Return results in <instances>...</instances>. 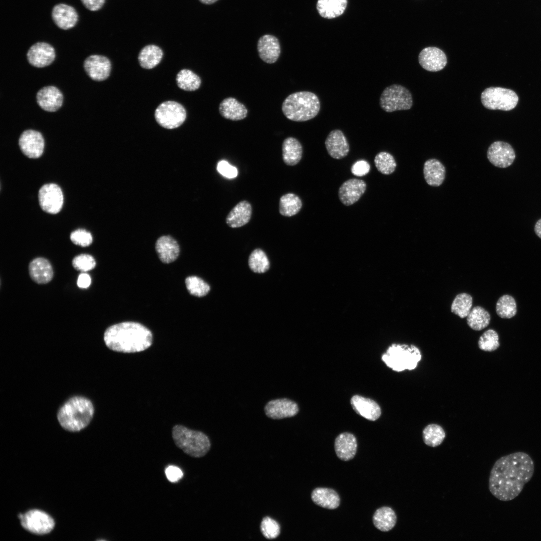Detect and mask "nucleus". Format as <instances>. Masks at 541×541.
Instances as JSON below:
<instances>
[{
    "label": "nucleus",
    "mask_w": 541,
    "mask_h": 541,
    "mask_svg": "<svg viewBox=\"0 0 541 541\" xmlns=\"http://www.w3.org/2000/svg\"><path fill=\"white\" fill-rule=\"evenodd\" d=\"M534 463L526 453L517 452L497 459L490 471L489 489L501 501L513 499L521 492L531 478Z\"/></svg>",
    "instance_id": "obj_1"
},
{
    "label": "nucleus",
    "mask_w": 541,
    "mask_h": 541,
    "mask_svg": "<svg viewBox=\"0 0 541 541\" xmlns=\"http://www.w3.org/2000/svg\"><path fill=\"white\" fill-rule=\"evenodd\" d=\"M151 332L141 324L125 322L108 327L104 332V340L110 350L130 353L143 351L152 343Z\"/></svg>",
    "instance_id": "obj_2"
},
{
    "label": "nucleus",
    "mask_w": 541,
    "mask_h": 541,
    "mask_svg": "<svg viewBox=\"0 0 541 541\" xmlns=\"http://www.w3.org/2000/svg\"><path fill=\"white\" fill-rule=\"evenodd\" d=\"M94 407L87 398L81 396L71 398L59 409L57 417L65 429L79 431L86 427L94 414Z\"/></svg>",
    "instance_id": "obj_3"
},
{
    "label": "nucleus",
    "mask_w": 541,
    "mask_h": 541,
    "mask_svg": "<svg viewBox=\"0 0 541 541\" xmlns=\"http://www.w3.org/2000/svg\"><path fill=\"white\" fill-rule=\"evenodd\" d=\"M282 110L289 119L304 122L315 117L320 110L318 97L309 91H300L289 95L284 101Z\"/></svg>",
    "instance_id": "obj_4"
},
{
    "label": "nucleus",
    "mask_w": 541,
    "mask_h": 541,
    "mask_svg": "<svg viewBox=\"0 0 541 541\" xmlns=\"http://www.w3.org/2000/svg\"><path fill=\"white\" fill-rule=\"evenodd\" d=\"M172 436L176 445L185 453L193 457L204 456L210 448L211 443L206 435L181 425H176L173 427Z\"/></svg>",
    "instance_id": "obj_5"
},
{
    "label": "nucleus",
    "mask_w": 541,
    "mask_h": 541,
    "mask_svg": "<svg viewBox=\"0 0 541 541\" xmlns=\"http://www.w3.org/2000/svg\"><path fill=\"white\" fill-rule=\"evenodd\" d=\"M421 359L420 350L413 345L393 344L382 356L386 365L397 372L414 369Z\"/></svg>",
    "instance_id": "obj_6"
},
{
    "label": "nucleus",
    "mask_w": 541,
    "mask_h": 541,
    "mask_svg": "<svg viewBox=\"0 0 541 541\" xmlns=\"http://www.w3.org/2000/svg\"><path fill=\"white\" fill-rule=\"evenodd\" d=\"M518 101L517 94L513 90L498 87L486 88L481 94V101L489 110L510 111L516 106Z\"/></svg>",
    "instance_id": "obj_7"
},
{
    "label": "nucleus",
    "mask_w": 541,
    "mask_h": 541,
    "mask_svg": "<svg viewBox=\"0 0 541 541\" xmlns=\"http://www.w3.org/2000/svg\"><path fill=\"white\" fill-rule=\"evenodd\" d=\"M412 104V95L409 91L398 84L385 88L380 97V106L387 112L409 110Z\"/></svg>",
    "instance_id": "obj_8"
},
{
    "label": "nucleus",
    "mask_w": 541,
    "mask_h": 541,
    "mask_svg": "<svg viewBox=\"0 0 541 541\" xmlns=\"http://www.w3.org/2000/svg\"><path fill=\"white\" fill-rule=\"evenodd\" d=\"M156 122L162 127L174 129L184 122L186 112L184 107L178 102L167 101L160 104L155 111Z\"/></svg>",
    "instance_id": "obj_9"
},
{
    "label": "nucleus",
    "mask_w": 541,
    "mask_h": 541,
    "mask_svg": "<svg viewBox=\"0 0 541 541\" xmlns=\"http://www.w3.org/2000/svg\"><path fill=\"white\" fill-rule=\"evenodd\" d=\"M19 517L22 525L29 531L38 534L50 532L54 528L53 519L46 512L38 510H31L25 514H20Z\"/></svg>",
    "instance_id": "obj_10"
},
{
    "label": "nucleus",
    "mask_w": 541,
    "mask_h": 541,
    "mask_svg": "<svg viewBox=\"0 0 541 541\" xmlns=\"http://www.w3.org/2000/svg\"><path fill=\"white\" fill-rule=\"evenodd\" d=\"M39 201L41 207L45 212L56 214L62 209L64 197L61 188L54 183L46 184L39 191Z\"/></svg>",
    "instance_id": "obj_11"
},
{
    "label": "nucleus",
    "mask_w": 541,
    "mask_h": 541,
    "mask_svg": "<svg viewBox=\"0 0 541 541\" xmlns=\"http://www.w3.org/2000/svg\"><path fill=\"white\" fill-rule=\"evenodd\" d=\"M515 153L509 143L497 141L492 143L488 147L487 157L493 165L501 168H507L513 163L515 159Z\"/></svg>",
    "instance_id": "obj_12"
},
{
    "label": "nucleus",
    "mask_w": 541,
    "mask_h": 541,
    "mask_svg": "<svg viewBox=\"0 0 541 541\" xmlns=\"http://www.w3.org/2000/svg\"><path fill=\"white\" fill-rule=\"evenodd\" d=\"M21 150L30 158H38L43 154L45 146L42 134L33 129L23 131L19 139Z\"/></svg>",
    "instance_id": "obj_13"
},
{
    "label": "nucleus",
    "mask_w": 541,
    "mask_h": 541,
    "mask_svg": "<svg viewBox=\"0 0 541 541\" xmlns=\"http://www.w3.org/2000/svg\"><path fill=\"white\" fill-rule=\"evenodd\" d=\"M29 63L37 68H43L51 64L56 57L55 50L50 44L39 42L32 45L27 53Z\"/></svg>",
    "instance_id": "obj_14"
},
{
    "label": "nucleus",
    "mask_w": 541,
    "mask_h": 541,
    "mask_svg": "<svg viewBox=\"0 0 541 541\" xmlns=\"http://www.w3.org/2000/svg\"><path fill=\"white\" fill-rule=\"evenodd\" d=\"M83 66L88 76L96 81L107 79L111 70V63L109 59L99 55H92L87 57Z\"/></svg>",
    "instance_id": "obj_15"
},
{
    "label": "nucleus",
    "mask_w": 541,
    "mask_h": 541,
    "mask_svg": "<svg viewBox=\"0 0 541 541\" xmlns=\"http://www.w3.org/2000/svg\"><path fill=\"white\" fill-rule=\"evenodd\" d=\"M297 404L287 398H280L268 402L264 407L265 415L273 419H282L295 416L299 412Z\"/></svg>",
    "instance_id": "obj_16"
},
{
    "label": "nucleus",
    "mask_w": 541,
    "mask_h": 541,
    "mask_svg": "<svg viewBox=\"0 0 541 541\" xmlns=\"http://www.w3.org/2000/svg\"><path fill=\"white\" fill-rule=\"evenodd\" d=\"M63 94L54 86L44 87L36 94L38 105L44 111L49 112L58 111L63 105Z\"/></svg>",
    "instance_id": "obj_17"
},
{
    "label": "nucleus",
    "mask_w": 541,
    "mask_h": 541,
    "mask_svg": "<svg viewBox=\"0 0 541 541\" xmlns=\"http://www.w3.org/2000/svg\"><path fill=\"white\" fill-rule=\"evenodd\" d=\"M421 66L430 72H437L442 70L447 64V57L440 49L430 47L423 49L418 56Z\"/></svg>",
    "instance_id": "obj_18"
},
{
    "label": "nucleus",
    "mask_w": 541,
    "mask_h": 541,
    "mask_svg": "<svg viewBox=\"0 0 541 541\" xmlns=\"http://www.w3.org/2000/svg\"><path fill=\"white\" fill-rule=\"evenodd\" d=\"M52 18L60 29L68 30L74 27L78 21V15L72 6L65 4L55 5L52 11Z\"/></svg>",
    "instance_id": "obj_19"
},
{
    "label": "nucleus",
    "mask_w": 541,
    "mask_h": 541,
    "mask_svg": "<svg viewBox=\"0 0 541 541\" xmlns=\"http://www.w3.org/2000/svg\"><path fill=\"white\" fill-rule=\"evenodd\" d=\"M257 50L259 58L265 63L273 64L281 54V45L275 36L266 34L260 37L257 43Z\"/></svg>",
    "instance_id": "obj_20"
},
{
    "label": "nucleus",
    "mask_w": 541,
    "mask_h": 541,
    "mask_svg": "<svg viewBox=\"0 0 541 541\" xmlns=\"http://www.w3.org/2000/svg\"><path fill=\"white\" fill-rule=\"evenodd\" d=\"M366 187L365 182L362 180L352 178L346 181L339 189L338 195L341 202L346 206L353 204L365 193Z\"/></svg>",
    "instance_id": "obj_21"
},
{
    "label": "nucleus",
    "mask_w": 541,
    "mask_h": 541,
    "mask_svg": "<svg viewBox=\"0 0 541 541\" xmlns=\"http://www.w3.org/2000/svg\"><path fill=\"white\" fill-rule=\"evenodd\" d=\"M325 146L331 157L341 159L349 152V145L343 132L339 129L330 132L325 140Z\"/></svg>",
    "instance_id": "obj_22"
},
{
    "label": "nucleus",
    "mask_w": 541,
    "mask_h": 541,
    "mask_svg": "<svg viewBox=\"0 0 541 541\" xmlns=\"http://www.w3.org/2000/svg\"><path fill=\"white\" fill-rule=\"evenodd\" d=\"M29 272L31 279L39 284L49 283L54 276L51 263L44 257H37L33 259L29 263Z\"/></svg>",
    "instance_id": "obj_23"
},
{
    "label": "nucleus",
    "mask_w": 541,
    "mask_h": 541,
    "mask_svg": "<svg viewBox=\"0 0 541 541\" xmlns=\"http://www.w3.org/2000/svg\"><path fill=\"white\" fill-rule=\"evenodd\" d=\"M334 446L338 458L343 461H349L354 457L357 452L356 438L349 432L341 433L336 437Z\"/></svg>",
    "instance_id": "obj_24"
},
{
    "label": "nucleus",
    "mask_w": 541,
    "mask_h": 541,
    "mask_svg": "<svg viewBox=\"0 0 541 541\" xmlns=\"http://www.w3.org/2000/svg\"><path fill=\"white\" fill-rule=\"evenodd\" d=\"M351 404L357 413L369 420L375 421L381 414L380 406L371 399L355 395L351 399Z\"/></svg>",
    "instance_id": "obj_25"
},
{
    "label": "nucleus",
    "mask_w": 541,
    "mask_h": 541,
    "mask_svg": "<svg viewBox=\"0 0 541 541\" xmlns=\"http://www.w3.org/2000/svg\"><path fill=\"white\" fill-rule=\"evenodd\" d=\"M155 248L159 259L164 263L175 261L180 252L177 242L169 235L159 237L156 242Z\"/></svg>",
    "instance_id": "obj_26"
},
{
    "label": "nucleus",
    "mask_w": 541,
    "mask_h": 541,
    "mask_svg": "<svg viewBox=\"0 0 541 541\" xmlns=\"http://www.w3.org/2000/svg\"><path fill=\"white\" fill-rule=\"evenodd\" d=\"M251 214L250 203L246 200H242L232 208L227 214L225 221L230 227H240L249 222Z\"/></svg>",
    "instance_id": "obj_27"
},
{
    "label": "nucleus",
    "mask_w": 541,
    "mask_h": 541,
    "mask_svg": "<svg viewBox=\"0 0 541 541\" xmlns=\"http://www.w3.org/2000/svg\"><path fill=\"white\" fill-rule=\"evenodd\" d=\"M219 112L223 118L232 121L245 118L248 113L245 105L233 97L225 98L220 102Z\"/></svg>",
    "instance_id": "obj_28"
},
{
    "label": "nucleus",
    "mask_w": 541,
    "mask_h": 541,
    "mask_svg": "<svg viewBox=\"0 0 541 541\" xmlns=\"http://www.w3.org/2000/svg\"><path fill=\"white\" fill-rule=\"evenodd\" d=\"M311 498L316 505L329 509H336L340 504V498L338 493L329 488H316L311 493Z\"/></svg>",
    "instance_id": "obj_29"
},
{
    "label": "nucleus",
    "mask_w": 541,
    "mask_h": 541,
    "mask_svg": "<svg viewBox=\"0 0 541 541\" xmlns=\"http://www.w3.org/2000/svg\"><path fill=\"white\" fill-rule=\"evenodd\" d=\"M423 173L428 184L437 187L441 185L444 180L445 167L438 160L430 159L424 163Z\"/></svg>",
    "instance_id": "obj_30"
},
{
    "label": "nucleus",
    "mask_w": 541,
    "mask_h": 541,
    "mask_svg": "<svg viewBox=\"0 0 541 541\" xmlns=\"http://www.w3.org/2000/svg\"><path fill=\"white\" fill-rule=\"evenodd\" d=\"M283 159L289 166L297 165L301 160L303 154V147L300 141L294 137L285 139L282 144Z\"/></svg>",
    "instance_id": "obj_31"
},
{
    "label": "nucleus",
    "mask_w": 541,
    "mask_h": 541,
    "mask_svg": "<svg viewBox=\"0 0 541 541\" xmlns=\"http://www.w3.org/2000/svg\"><path fill=\"white\" fill-rule=\"evenodd\" d=\"M374 526L379 530L387 532L395 526L397 516L394 510L389 506H382L377 509L373 516Z\"/></svg>",
    "instance_id": "obj_32"
},
{
    "label": "nucleus",
    "mask_w": 541,
    "mask_h": 541,
    "mask_svg": "<svg viewBox=\"0 0 541 541\" xmlns=\"http://www.w3.org/2000/svg\"><path fill=\"white\" fill-rule=\"evenodd\" d=\"M347 3V0H318L317 9L321 16L331 19L344 13Z\"/></svg>",
    "instance_id": "obj_33"
},
{
    "label": "nucleus",
    "mask_w": 541,
    "mask_h": 541,
    "mask_svg": "<svg viewBox=\"0 0 541 541\" xmlns=\"http://www.w3.org/2000/svg\"><path fill=\"white\" fill-rule=\"evenodd\" d=\"M162 49L155 45H148L140 51L138 59L140 66L144 69H150L156 66L163 57Z\"/></svg>",
    "instance_id": "obj_34"
},
{
    "label": "nucleus",
    "mask_w": 541,
    "mask_h": 541,
    "mask_svg": "<svg viewBox=\"0 0 541 541\" xmlns=\"http://www.w3.org/2000/svg\"><path fill=\"white\" fill-rule=\"evenodd\" d=\"M466 317L468 325L475 331H480L485 328L488 326L490 321L489 313L480 306H476L471 309Z\"/></svg>",
    "instance_id": "obj_35"
},
{
    "label": "nucleus",
    "mask_w": 541,
    "mask_h": 541,
    "mask_svg": "<svg viewBox=\"0 0 541 541\" xmlns=\"http://www.w3.org/2000/svg\"><path fill=\"white\" fill-rule=\"evenodd\" d=\"M302 207L301 199L294 193H287L280 198L279 212L284 216L291 217L297 214Z\"/></svg>",
    "instance_id": "obj_36"
},
{
    "label": "nucleus",
    "mask_w": 541,
    "mask_h": 541,
    "mask_svg": "<svg viewBox=\"0 0 541 541\" xmlns=\"http://www.w3.org/2000/svg\"><path fill=\"white\" fill-rule=\"evenodd\" d=\"M445 436L446 434L443 428L436 424L428 425L422 431L424 443L432 447L440 445L443 442Z\"/></svg>",
    "instance_id": "obj_37"
},
{
    "label": "nucleus",
    "mask_w": 541,
    "mask_h": 541,
    "mask_svg": "<svg viewBox=\"0 0 541 541\" xmlns=\"http://www.w3.org/2000/svg\"><path fill=\"white\" fill-rule=\"evenodd\" d=\"M176 80L178 87L187 91L196 90L199 88L201 83L200 77L188 69H182L180 71L177 75Z\"/></svg>",
    "instance_id": "obj_38"
},
{
    "label": "nucleus",
    "mask_w": 541,
    "mask_h": 541,
    "mask_svg": "<svg viewBox=\"0 0 541 541\" xmlns=\"http://www.w3.org/2000/svg\"><path fill=\"white\" fill-rule=\"evenodd\" d=\"M472 306V297L467 293H461L454 298L451 306V311L460 318H464L470 312Z\"/></svg>",
    "instance_id": "obj_39"
},
{
    "label": "nucleus",
    "mask_w": 541,
    "mask_h": 541,
    "mask_svg": "<svg viewBox=\"0 0 541 541\" xmlns=\"http://www.w3.org/2000/svg\"><path fill=\"white\" fill-rule=\"evenodd\" d=\"M516 304L512 296L505 295L499 298L496 305V312L499 317L510 319L516 315Z\"/></svg>",
    "instance_id": "obj_40"
},
{
    "label": "nucleus",
    "mask_w": 541,
    "mask_h": 541,
    "mask_svg": "<svg viewBox=\"0 0 541 541\" xmlns=\"http://www.w3.org/2000/svg\"><path fill=\"white\" fill-rule=\"evenodd\" d=\"M248 264L250 269L257 273H264L269 267V262L266 255L259 248L254 249L251 253L248 259Z\"/></svg>",
    "instance_id": "obj_41"
},
{
    "label": "nucleus",
    "mask_w": 541,
    "mask_h": 541,
    "mask_svg": "<svg viewBox=\"0 0 541 541\" xmlns=\"http://www.w3.org/2000/svg\"><path fill=\"white\" fill-rule=\"evenodd\" d=\"M374 163L377 170L385 175H389L394 172L396 162L394 157L387 152H380L375 156Z\"/></svg>",
    "instance_id": "obj_42"
},
{
    "label": "nucleus",
    "mask_w": 541,
    "mask_h": 541,
    "mask_svg": "<svg viewBox=\"0 0 541 541\" xmlns=\"http://www.w3.org/2000/svg\"><path fill=\"white\" fill-rule=\"evenodd\" d=\"M186 287L191 295L197 297L206 296L210 290L209 285L196 276H189L185 281Z\"/></svg>",
    "instance_id": "obj_43"
},
{
    "label": "nucleus",
    "mask_w": 541,
    "mask_h": 541,
    "mask_svg": "<svg viewBox=\"0 0 541 541\" xmlns=\"http://www.w3.org/2000/svg\"><path fill=\"white\" fill-rule=\"evenodd\" d=\"M478 345L479 349L484 351L496 350L500 345L497 333L492 329L486 330L480 337Z\"/></svg>",
    "instance_id": "obj_44"
},
{
    "label": "nucleus",
    "mask_w": 541,
    "mask_h": 541,
    "mask_svg": "<svg viewBox=\"0 0 541 541\" xmlns=\"http://www.w3.org/2000/svg\"><path fill=\"white\" fill-rule=\"evenodd\" d=\"M260 530L266 538L271 539L276 538L279 535L281 527L277 521L266 516L264 517L261 522Z\"/></svg>",
    "instance_id": "obj_45"
},
{
    "label": "nucleus",
    "mask_w": 541,
    "mask_h": 541,
    "mask_svg": "<svg viewBox=\"0 0 541 541\" xmlns=\"http://www.w3.org/2000/svg\"><path fill=\"white\" fill-rule=\"evenodd\" d=\"M96 262L94 258L88 254H80L76 256L72 260V265L75 269L83 272L93 269Z\"/></svg>",
    "instance_id": "obj_46"
},
{
    "label": "nucleus",
    "mask_w": 541,
    "mask_h": 541,
    "mask_svg": "<svg viewBox=\"0 0 541 541\" xmlns=\"http://www.w3.org/2000/svg\"><path fill=\"white\" fill-rule=\"evenodd\" d=\"M70 239L73 243L82 247L88 246L93 241L91 233L83 229H78L73 231L70 234Z\"/></svg>",
    "instance_id": "obj_47"
},
{
    "label": "nucleus",
    "mask_w": 541,
    "mask_h": 541,
    "mask_svg": "<svg viewBox=\"0 0 541 541\" xmlns=\"http://www.w3.org/2000/svg\"><path fill=\"white\" fill-rule=\"evenodd\" d=\"M217 170L220 174L228 178H235L238 173L237 168L229 164L225 160L218 162L217 165Z\"/></svg>",
    "instance_id": "obj_48"
},
{
    "label": "nucleus",
    "mask_w": 541,
    "mask_h": 541,
    "mask_svg": "<svg viewBox=\"0 0 541 541\" xmlns=\"http://www.w3.org/2000/svg\"><path fill=\"white\" fill-rule=\"evenodd\" d=\"M353 174L357 176H363L367 174L370 170L369 163L364 160H361L354 163L351 167Z\"/></svg>",
    "instance_id": "obj_49"
},
{
    "label": "nucleus",
    "mask_w": 541,
    "mask_h": 541,
    "mask_svg": "<svg viewBox=\"0 0 541 541\" xmlns=\"http://www.w3.org/2000/svg\"><path fill=\"white\" fill-rule=\"evenodd\" d=\"M165 472L167 479L170 482H177L183 476L182 470L176 466L170 465L168 466L166 468Z\"/></svg>",
    "instance_id": "obj_50"
},
{
    "label": "nucleus",
    "mask_w": 541,
    "mask_h": 541,
    "mask_svg": "<svg viewBox=\"0 0 541 541\" xmlns=\"http://www.w3.org/2000/svg\"><path fill=\"white\" fill-rule=\"evenodd\" d=\"M84 6L90 11H97L104 6L105 0H81Z\"/></svg>",
    "instance_id": "obj_51"
},
{
    "label": "nucleus",
    "mask_w": 541,
    "mask_h": 541,
    "mask_svg": "<svg viewBox=\"0 0 541 541\" xmlns=\"http://www.w3.org/2000/svg\"><path fill=\"white\" fill-rule=\"evenodd\" d=\"M91 283V279L88 274L82 273L79 276L77 280V286L80 288H87L90 286Z\"/></svg>",
    "instance_id": "obj_52"
},
{
    "label": "nucleus",
    "mask_w": 541,
    "mask_h": 541,
    "mask_svg": "<svg viewBox=\"0 0 541 541\" xmlns=\"http://www.w3.org/2000/svg\"><path fill=\"white\" fill-rule=\"evenodd\" d=\"M534 231L536 235L541 238V218L536 222L534 227Z\"/></svg>",
    "instance_id": "obj_53"
},
{
    "label": "nucleus",
    "mask_w": 541,
    "mask_h": 541,
    "mask_svg": "<svg viewBox=\"0 0 541 541\" xmlns=\"http://www.w3.org/2000/svg\"><path fill=\"white\" fill-rule=\"evenodd\" d=\"M200 3L205 5H211L218 0H199Z\"/></svg>",
    "instance_id": "obj_54"
}]
</instances>
